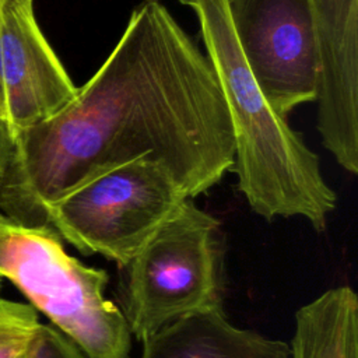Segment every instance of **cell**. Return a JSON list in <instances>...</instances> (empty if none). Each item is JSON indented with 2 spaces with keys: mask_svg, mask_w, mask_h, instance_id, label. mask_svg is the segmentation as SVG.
Masks as SVG:
<instances>
[{
  "mask_svg": "<svg viewBox=\"0 0 358 358\" xmlns=\"http://www.w3.org/2000/svg\"><path fill=\"white\" fill-rule=\"evenodd\" d=\"M0 280H1V278H0Z\"/></svg>",
  "mask_w": 358,
  "mask_h": 358,
  "instance_id": "2e32d148",
  "label": "cell"
},
{
  "mask_svg": "<svg viewBox=\"0 0 358 358\" xmlns=\"http://www.w3.org/2000/svg\"><path fill=\"white\" fill-rule=\"evenodd\" d=\"M313 15L320 88L345 94L358 85V0H308Z\"/></svg>",
  "mask_w": 358,
  "mask_h": 358,
  "instance_id": "30bf717a",
  "label": "cell"
},
{
  "mask_svg": "<svg viewBox=\"0 0 358 358\" xmlns=\"http://www.w3.org/2000/svg\"><path fill=\"white\" fill-rule=\"evenodd\" d=\"M11 150H13V133L4 116L0 113V186L4 178L6 168L10 161Z\"/></svg>",
  "mask_w": 358,
  "mask_h": 358,
  "instance_id": "4fadbf2b",
  "label": "cell"
},
{
  "mask_svg": "<svg viewBox=\"0 0 358 358\" xmlns=\"http://www.w3.org/2000/svg\"><path fill=\"white\" fill-rule=\"evenodd\" d=\"M0 1H1V0H0Z\"/></svg>",
  "mask_w": 358,
  "mask_h": 358,
  "instance_id": "e0dca14e",
  "label": "cell"
},
{
  "mask_svg": "<svg viewBox=\"0 0 358 358\" xmlns=\"http://www.w3.org/2000/svg\"><path fill=\"white\" fill-rule=\"evenodd\" d=\"M10 280L87 358H127L131 333L105 296L109 275L70 256L49 225L29 227L0 213V278Z\"/></svg>",
  "mask_w": 358,
  "mask_h": 358,
  "instance_id": "3957f363",
  "label": "cell"
},
{
  "mask_svg": "<svg viewBox=\"0 0 358 358\" xmlns=\"http://www.w3.org/2000/svg\"><path fill=\"white\" fill-rule=\"evenodd\" d=\"M126 268L123 315L140 341L178 319L222 305L220 221L187 199Z\"/></svg>",
  "mask_w": 358,
  "mask_h": 358,
  "instance_id": "277c9868",
  "label": "cell"
},
{
  "mask_svg": "<svg viewBox=\"0 0 358 358\" xmlns=\"http://www.w3.org/2000/svg\"><path fill=\"white\" fill-rule=\"evenodd\" d=\"M199 22L206 56L217 77L235 141L232 172L250 208L266 220L302 217L323 231L337 196L320 159L268 103L234 32L228 0H179Z\"/></svg>",
  "mask_w": 358,
  "mask_h": 358,
  "instance_id": "7a4b0ae2",
  "label": "cell"
},
{
  "mask_svg": "<svg viewBox=\"0 0 358 358\" xmlns=\"http://www.w3.org/2000/svg\"><path fill=\"white\" fill-rule=\"evenodd\" d=\"M39 324L32 305L0 298V358H20Z\"/></svg>",
  "mask_w": 358,
  "mask_h": 358,
  "instance_id": "8fae6325",
  "label": "cell"
},
{
  "mask_svg": "<svg viewBox=\"0 0 358 358\" xmlns=\"http://www.w3.org/2000/svg\"><path fill=\"white\" fill-rule=\"evenodd\" d=\"M186 200L162 164L143 158L85 180L46 214L60 238L81 253H99L126 268Z\"/></svg>",
  "mask_w": 358,
  "mask_h": 358,
  "instance_id": "5b68a950",
  "label": "cell"
},
{
  "mask_svg": "<svg viewBox=\"0 0 358 358\" xmlns=\"http://www.w3.org/2000/svg\"><path fill=\"white\" fill-rule=\"evenodd\" d=\"M143 158L162 164L187 199L215 186L235 161L214 70L158 0L131 11L116 46L71 102L13 136L1 214L49 225L52 203Z\"/></svg>",
  "mask_w": 358,
  "mask_h": 358,
  "instance_id": "6da1fadb",
  "label": "cell"
},
{
  "mask_svg": "<svg viewBox=\"0 0 358 358\" xmlns=\"http://www.w3.org/2000/svg\"><path fill=\"white\" fill-rule=\"evenodd\" d=\"M291 358H358V298L348 285L330 288L295 313Z\"/></svg>",
  "mask_w": 358,
  "mask_h": 358,
  "instance_id": "9c48e42d",
  "label": "cell"
},
{
  "mask_svg": "<svg viewBox=\"0 0 358 358\" xmlns=\"http://www.w3.org/2000/svg\"><path fill=\"white\" fill-rule=\"evenodd\" d=\"M241 52L268 103L285 116L316 102L320 66L308 0H228Z\"/></svg>",
  "mask_w": 358,
  "mask_h": 358,
  "instance_id": "8992f818",
  "label": "cell"
},
{
  "mask_svg": "<svg viewBox=\"0 0 358 358\" xmlns=\"http://www.w3.org/2000/svg\"><path fill=\"white\" fill-rule=\"evenodd\" d=\"M0 113L4 116V108H3V90H1V83H0Z\"/></svg>",
  "mask_w": 358,
  "mask_h": 358,
  "instance_id": "5bb4252c",
  "label": "cell"
},
{
  "mask_svg": "<svg viewBox=\"0 0 358 358\" xmlns=\"http://www.w3.org/2000/svg\"><path fill=\"white\" fill-rule=\"evenodd\" d=\"M0 83L13 136L53 116L77 94L36 21L34 0L0 1Z\"/></svg>",
  "mask_w": 358,
  "mask_h": 358,
  "instance_id": "52a82bcc",
  "label": "cell"
},
{
  "mask_svg": "<svg viewBox=\"0 0 358 358\" xmlns=\"http://www.w3.org/2000/svg\"><path fill=\"white\" fill-rule=\"evenodd\" d=\"M141 358H291V350L281 340L234 326L218 305L144 338Z\"/></svg>",
  "mask_w": 358,
  "mask_h": 358,
  "instance_id": "ba28073f",
  "label": "cell"
},
{
  "mask_svg": "<svg viewBox=\"0 0 358 358\" xmlns=\"http://www.w3.org/2000/svg\"><path fill=\"white\" fill-rule=\"evenodd\" d=\"M20 358H24V354H22V355H21V357H20Z\"/></svg>",
  "mask_w": 358,
  "mask_h": 358,
  "instance_id": "9a60e30c",
  "label": "cell"
},
{
  "mask_svg": "<svg viewBox=\"0 0 358 358\" xmlns=\"http://www.w3.org/2000/svg\"><path fill=\"white\" fill-rule=\"evenodd\" d=\"M24 358H83V354L62 331L41 323Z\"/></svg>",
  "mask_w": 358,
  "mask_h": 358,
  "instance_id": "7c38bea8",
  "label": "cell"
}]
</instances>
